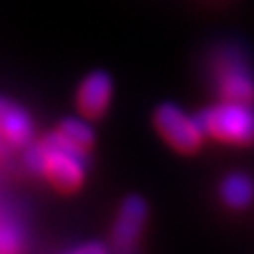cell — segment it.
<instances>
[{
    "label": "cell",
    "instance_id": "11",
    "mask_svg": "<svg viewBox=\"0 0 254 254\" xmlns=\"http://www.w3.org/2000/svg\"><path fill=\"white\" fill-rule=\"evenodd\" d=\"M74 252L76 254H82V252H104V246L102 244H84V246H80V248H74Z\"/></svg>",
    "mask_w": 254,
    "mask_h": 254
},
{
    "label": "cell",
    "instance_id": "6",
    "mask_svg": "<svg viewBox=\"0 0 254 254\" xmlns=\"http://www.w3.org/2000/svg\"><path fill=\"white\" fill-rule=\"evenodd\" d=\"M144 220H146L144 200L138 196H128L120 206V212H118V218H116V224L112 230L114 246L122 252L132 250L138 240V234L144 226Z\"/></svg>",
    "mask_w": 254,
    "mask_h": 254
},
{
    "label": "cell",
    "instance_id": "4",
    "mask_svg": "<svg viewBox=\"0 0 254 254\" xmlns=\"http://www.w3.org/2000/svg\"><path fill=\"white\" fill-rule=\"evenodd\" d=\"M154 124L164 140L178 152H194L202 144L204 130L198 118L186 116L174 104H162L154 114Z\"/></svg>",
    "mask_w": 254,
    "mask_h": 254
},
{
    "label": "cell",
    "instance_id": "9",
    "mask_svg": "<svg viewBox=\"0 0 254 254\" xmlns=\"http://www.w3.org/2000/svg\"><path fill=\"white\" fill-rule=\"evenodd\" d=\"M58 132L64 136L66 140H70L76 148H80L84 152H90L94 134H92V130L88 128L84 122L74 120V118H68V120H64V122L58 126Z\"/></svg>",
    "mask_w": 254,
    "mask_h": 254
},
{
    "label": "cell",
    "instance_id": "2",
    "mask_svg": "<svg viewBox=\"0 0 254 254\" xmlns=\"http://www.w3.org/2000/svg\"><path fill=\"white\" fill-rule=\"evenodd\" d=\"M212 78L222 100L250 104L254 100V76L244 52L236 46H222L212 58Z\"/></svg>",
    "mask_w": 254,
    "mask_h": 254
},
{
    "label": "cell",
    "instance_id": "3",
    "mask_svg": "<svg viewBox=\"0 0 254 254\" xmlns=\"http://www.w3.org/2000/svg\"><path fill=\"white\" fill-rule=\"evenodd\" d=\"M202 130L212 138L230 144L254 142V110L244 102H228L202 110L198 116Z\"/></svg>",
    "mask_w": 254,
    "mask_h": 254
},
{
    "label": "cell",
    "instance_id": "1",
    "mask_svg": "<svg viewBox=\"0 0 254 254\" xmlns=\"http://www.w3.org/2000/svg\"><path fill=\"white\" fill-rule=\"evenodd\" d=\"M86 154L56 130L40 142L28 144L26 166L32 172L44 174L62 192H72L84 180Z\"/></svg>",
    "mask_w": 254,
    "mask_h": 254
},
{
    "label": "cell",
    "instance_id": "7",
    "mask_svg": "<svg viewBox=\"0 0 254 254\" xmlns=\"http://www.w3.org/2000/svg\"><path fill=\"white\" fill-rule=\"evenodd\" d=\"M112 94L110 76L104 72H92L86 76L78 90V106L86 118H98L104 114Z\"/></svg>",
    "mask_w": 254,
    "mask_h": 254
},
{
    "label": "cell",
    "instance_id": "10",
    "mask_svg": "<svg viewBox=\"0 0 254 254\" xmlns=\"http://www.w3.org/2000/svg\"><path fill=\"white\" fill-rule=\"evenodd\" d=\"M18 248V236L12 228L2 226L0 228V252H8V250H16Z\"/></svg>",
    "mask_w": 254,
    "mask_h": 254
},
{
    "label": "cell",
    "instance_id": "8",
    "mask_svg": "<svg viewBox=\"0 0 254 254\" xmlns=\"http://www.w3.org/2000/svg\"><path fill=\"white\" fill-rule=\"evenodd\" d=\"M220 192H222V198H224V202L228 206H232V208H244L254 198V184L244 174H230L222 182Z\"/></svg>",
    "mask_w": 254,
    "mask_h": 254
},
{
    "label": "cell",
    "instance_id": "5",
    "mask_svg": "<svg viewBox=\"0 0 254 254\" xmlns=\"http://www.w3.org/2000/svg\"><path fill=\"white\" fill-rule=\"evenodd\" d=\"M34 126L24 108L0 98V146L2 148H22L32 142Z\"/></svg>",
    "mask_w": 254,
    "mask_h": 254
}]
</instances>
